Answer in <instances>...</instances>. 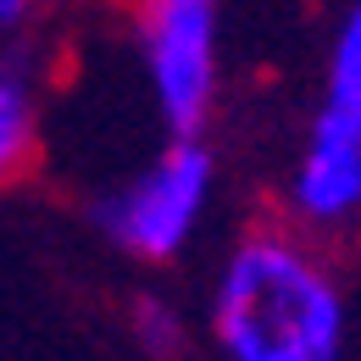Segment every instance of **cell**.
Returning a JSON list of instances; mask_svg holds the SVG:
<instances>
[{"instance_id": "7", "label": "cell", "mask_w": 361, "mask_h": 361, "mask_svg": "<svg viewBox=\"0 0 361 361\" xmlns=\"http://www.w3.org/2000/svg\"><path fill=\"white\" fill-rule=\"evenodd\" d=\"M134 334H139V345H145L156 361H173V356H178V345H183L178 312H173L167 300H156V295H145V300L134 306Z\"/></svg>"}, {"instance_id": "8", "label": "cell", "mask_w": 361, "mask_h": 361, "mask_svg": "<svg viewBox=\"0 0 361 361\" xmlns=\"http://www.w3.org/2000/svg\"><path fill=\"white\" fill-rule=\"evenodd\" d=\"M34 11H39V0H0V39L23 34L34 23Z\"/></svg>"}, {"instance_id": "6", "label": "cell", "mask_w": 361, "mask_h": 361, "mask_svg": "<svg viewBox=\"0 0 361 361\" xmlns=\"http://www.w3.org/2000/svg\"><path fill=\"white\" fill-rule=\"evenodd\" d=\"M39 156V111L34 90L17 67H0V189L23 178Z\"/></svg>"}, {"instance_id": "1", "label": "cell", "mask_w": 361, "mask_h": 361, "mask_svg": "<svg viewBox=\"0 0 361 361\" xmlns=\"http://www.w3.org/2000/svg\"><path fill=\"white\" fill-rule=\"evenodd\" d=\"M345 289L289 228H256L228 250L212 289L223 361H345Z\"/></svg>"}, {"instance_id": "5", "label": "cell", "mask_w": 361, "mask_h": 361, "mask_svg": "<svg viewBox=\"0 0 361 361\" xmlns=\"http://www.w3.org/2000/svg\"><path fill=\"white\" fill-rule=\"evenodd\" d=\"M317 117H322V123H334V128H350V134H361V0L345 11L339 34H334Z\"/></svg>"}, {"instance_id": "2", "label": "cell", "mask_w": 361, "mask_h": 361, "mask_svg": "<svg viewBox=\"0 0 361 361\" xmlns=\"http://www.w3.org/2000/svg\"><path fill=\"white\" fill-rule=\"evenodd\" d=\"M217 189V156L200 134H173V145L139 167L123 189L94 200V228L139 262H173L206 223Z\"/></svg>"}, {"instance_id": "4", "label": "cell", "mask_w": 361, "mask_h": 361, "mask_svg": "<svg viewBox=\"0 0 361 361\" xmlns=\"http://www.w3.org/2000/svg\"><path fill=\"white\" fill-rule=\"evenodd\" d=\"M283 195H289V217L312 233L361 223V134L317 117L289 167Z\"/></svg>"}, {"instance_id": "3", "label": "cell", "mask_w": 361, "mask_h": 361, "mask_svg": "<svg viewBox=\"0 0 361 361\" xmlns=\"http://www.w3.org/2000/svg\"><path fill=\"white\" fill-rule=\"evenodd\" d=\"M134 28L167 134H206L217 106L223 0H134Z\"/></svg>"}]
</instances>
